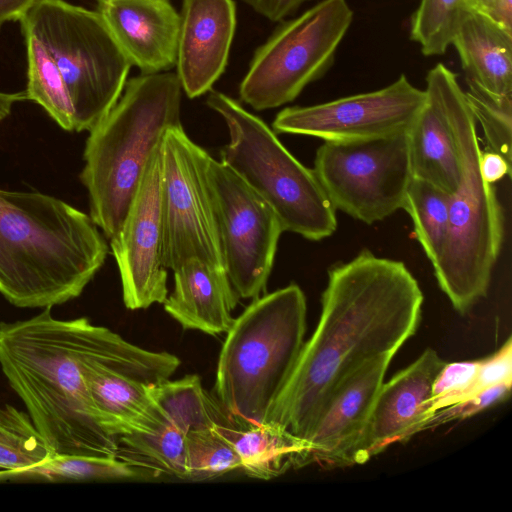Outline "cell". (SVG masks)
<instances>
[{
  "mask_svg": "<svg viewBox=\"0 0 512 512\" xmlns=\"http://www.w3.org/2000/svg\"><path fill=\"white\" fill-rule=\"evenodd\" d=\"M147 470L117 457L55 454L37 464L0 470V482H79L150 479Z\"/></svg>",
  "mask_w": 512,
  "mask_h": 512,
  "instance_id": "cell-24",
  "label": "cell"
},
{
  "mask_svg": "<svg viewBox=\"0 0 512 512\" xmlns=\"http://www.w3.org/2000/svg\"><path fill=\"white\" fill-rule=\"evenodd\" d=\"M161 202L165 263L172 271L196 258L224 268L215 208L208 180V152L182 125L161 142Z\"/></svg>",
  "mask_w": 512,
  "mask_h": 512,
  "instance_id": "cell-11",
  "label": "cell"
},
{
  "mask_svg": "<svg viewBox=\"0 0 512 512\" xmlns=\"http://www.w3.org/2000/svg\"><path fill=\"white\" fill-rule=\"evenodd\" d=\"M19 21L27 99L66 131L92 130L117 103L132 66L101 14L64 0H38Z\"/></svg>",
  "mask_w": 512,
  "mask_h": 512,
  "instance_id": "cell-3",
  "label": "cell"
},
{
  "mask_svg": "<svg viewBox=\"0 0 512 512\" xmlns=\"http://www.w3.org/2000/svg\"><path fill=\"white\" fill-rule=\"evenodd\" d=\"M393 357L386 354L366 362L337 389L306 440L310 463L348 465Z\"/></svg>",
  "mask_w": 512,
  "mask_h": 512,
  "instance_id": "cell-19",
  "label": "cell"
},
{
  "mask_svg": "<svg viewBox=\"0 0 512 512\" xmlns=\"http://www.w3.org/2000/svg\"><path fill=\"white\" fill-rule=\"evenodd\" d=\"M467 85L466 98L482 128L486 150L511 164L512 98H496L471 82Z\"/></svg>",
  "mask_w": 512,
  "mask_h": 512,
  "instance_id": "cell-29",
  "label": "cell"
},
{
  "mask_svg": "<svg viewBox=\"0 0 512 512\" xmlns=\"http://www.w3.org/2000/svg\"><path fill=\"white\" fill-rule=\"evenodd\" d=\"M313 170L336 210L366 224L384 220L403 208L413 178L408 131L324 141Z\"/></svg>",
  "mask_w": 512,
  "mask_h": 512,
  "instance_id": "cell-10",
  "label": "cell"
},
{
  "mask_svg": "<svg viewBox=\"0 0 512 512\" xmlns=\"http://www.w3.org/2000/svg\"><path fill=\"white\" fill-rule=\"evenodd\" d=\"M445 363L435 350L427 348L413 363L382 384L348 465L364 464L390 445L423 431L433 415L432 385Z\"/></svg>",
  "mask_w": 512,
  "mask_h": 512,
  "instance_id": "cell-16",
  "label": "cell"
},
{
  "mask_svg": "<svg viewBox=\"0 0 512 512\" xmlns=\"http://www.w3.org/2000/svg\"><path fill=\"white\" fill-rule=\"evenodd\" d=\"M38 0H0V30L9 21H19Z\"/></svg>",
  "mask_w": 512,
  "mask_h": 512,
  "instance_id": "cell-36",
  "label": "cell"
},
{
  "mask_svg": "<svg viewBox=\"0 0 512 512\" xmlns=\"http://www.w3.org/2000/svg\"><path fill=\"white\" fill-rule=\"evenodd\" d=\"M255 12L265 18L278 22L293 14L297 9L310 0H243Z\"/></svg>",
  "mask_w": 512,
  "mask_h": 512,
  "instance_id": "cell-33",
  "label": "cell"
},
{
  "mask_svg": "<svg viewBox=\"0 0 512 512\" xmlns=\"http://www.w3.org/2000/svg\"><path fill=\"white\" fill-rule=\"evenodd\" d=\"M207 105L224 119L229 143L221 162L274 211L284 231L319 241L337 228L336 209L313 169L300 163L259 117L233 98L213 91Z\"/></svg>",
  "mask_w": 512,
  "mask_h": 512,
  "instance_id": "cell-8",
  "label": "cell"
},
{
  "mask_svg": "<svg viewBox=\"0 0 512 512\" xmlns=\"http://www.w3.org/2000/svg\"><path fill=\"white\" fill-rule=\"evenodd\" d=\"M467 81L496 98H512V31L474 10L453 41Z\"/></svg>",
  "mask_w": 512,
  "mask_h": 512,
  "instance_id": "cell-22",
  "label": "cell"
},
{
  "mask_svg": "<svg viewBox=\"0 0 512 512\" xmlns=\"http://www.w3.org/2000/svg\"><path fill=\"white\" fill-rule=\"evenodd\" d=\"M109 240L126 308L138 310L163 304L168 296V268L164 253L160 147L146 166L119 230Z\"/></svg>",
  "mask_w": 512,
  "mask_h": 512,
  "instance_id": "cell-15",
  "label": "cell"
},
{
  "mask_svg": "<svg viewBox=\"0 0 512 512\" xmlns=\"http://www.w3.org/2000/svg\"><path fill=\"white\" fill-rule=\"evenodd\" d=\"M216 426V425H215ZM215 426L191 430L186 438L187 480L201 481L241 468L238 453Z\"/></svg>",
  "mask_w": 512,
  "mask_h": 512,
  "instance_id": "cell-28",
  "label": "cell"
},
{
  "mask_svg": "<svg viewBox=\"0 0 512 512\" xmlns=\"http://www.w3.org/2000/svg\"><path fill=\"white\" fill-rule=\"evenodd\" d=\"M457 75L442 63L426 76L424 104L408 130L413 177L453 195L461 181V165L450 118V96Z\"/></svg>",
  "mask_w": 512,
  "mask_h": 512,
  "instance_id": "cell-18",
  "label": "cell"
},
{
  "mask_svg": "<svg viewBox=\"0 0 512 512\" xmlns=\"http://www.w3.org/2000/svg\"><path fill=\"white\" fill-rule=\"evenodd\" d=\"M480 170L483 178L493 184L510 175L511 164L499 154L485 150L480 155Z\"/></svg>",
  "mask_w": 512,
  "mask_h": 512,
  "instance_id": "cell-34",
  "label": "cell"
},
{
  "mask_svg": "<svg viewBox=\"0 0 512 512\" xmlns=\"http://www.w3.org/2000/svg\"><path fill=\"white\" fill-rule=\"evenodd\" d=\"M474 10L472 0H421L411 17L410 38L425 56L442 55Z\"/></svg>",
  "mask_w": 512,
  "mask_h": 512,
  "instance_id": "cell-26",
  "label": "cell"
},
{
  "mask_svg": "<svg viewBox=\"0 0 512 512\" xmlns=\"http://www.w3.org/2000/svg\"><path fill=\"white\" fill-rule=\"evenodd\" d=\"M425 101V92L405 75L390 85L333 101L281 110L272 127L277 133L324 141H355L407 132Z\"/></svg>",
  "mask_w": 512,
  "mask_h": 512,
  "instance_id": "cell-13",
  "label": "cell"
},
{
  "mask_svg": "<svg viewBox=\"0 0 512 512\" xmlns=\"http://www.w3.org/2000/svg\"><path fill=\"white\" fill-rule=\"evenodd\" d=\"M353 20L346 0H322L285 21L254 53L239 96L255 110L292 102L332 65Z\"/></svg>",
  "mask_w": 512,
  "mask_h": 512,
  "instance_id": "cell-9",
  "label": "cell"
},
{
  "mask_svg": "<svg viewBox=\"0 0 512 512\" xmlns=\"http://www.w3.org/2000/svg\"><path fill=\"white\" fill-rule=\"evenodd\" d=\"M306 298L297 284L253 299L222 345L217 400L238 428L265 423L304 345Z\"/></svg>",
  "mask_w": 512,
  "mask_h": 512,
  "instance_id": "cell-6",
  "label": "cell"
},
{
  "mask_svg": "<svg viewBox=\"0 0 512 512\" xmlns=\"http://www.w3.org/2000/svg\"><path fill=\"white\" fill-rule=\"evenodd\" d=\"M28 100L25 91L17 93L0 92V123L9 116L15 102Z\"/></svg>",
  "mask_w": 512,
  "mask_h": 512,
  "instance_id": "cell-37",
  "label": "cell"
},
{
  "mask_svg": "<svg viewBox=\"0 0 512 512\" xmlns=\"http://www.w3.org/2000/svg\"><path fill=\"white\" fill-rule=\"evenodd\" d=\"M208 180L224 268L239 298L265 291L284 231L271 207L231 168L210 157Z\"/></svg>",
  "mask_w": 512,
  "mask_h": 512,
  "instance_id": "cell-12",
  "label": "cell"
},
{
  "mask_svg": "<svg viewBox=\"0 0 512 512\" xmlns=\"http://www.w3.org/2000/svg\"><path fill=\"white\" fill-rule=\"evenodd\" d=\"M173 273L174 289L163 303L165 311L184 329L209 335L226 333L240 299L226 271L192 258Z\"/></svg>",
  "mask_w": 512,
  "mask_h": 512,
  "instance_id": "cell-21",
  "label": "cell"
},
{
  "mask_svg": "<svg viewBox=\"0 0 512 512\" xmlns=\"http://www.w3.org/2000/svg\"><path fill=\"white\" fill-rule=\"evenodd\" d=\"M97 11L142 74L176 65L180 14L169 0H105Z\"/></svg>",
  "mask_w": 512,
  "mask_h": 512,
  "instance_id": "cell-20",
  "label": "cell"
},
{
  "mask_svg": "<svg viewBox=\"0 0 512 512\" xmlns=\"http://www.w3.org/2000/svg\"><path fill=\"white\" fill-rule=\"evenodd\" d=\"M29 414L13 405L0 407V469L31 466L54 456Z\"/></svg>",
  "mask_w": 512,
  "mask_h": 512,
  "instance_id": "cell-27",
  "label": "cell"
},
{
  "mask_svg": "<svg viewBox=\"0 0 512 512\" xmlns=\"http://www.w3.org/2000/svg\"><path fill=\"white\" fill-rule=\"evenodd\" d=\"M481 359L445 363L432 385L431 409H439L458 403L474 382Z\"/></svg>",
  "mask_w": 512,
  "mask_h": 512,
  "instance_id": "cell-30",
  "label": "cell"
},
{
  "mask_svg": "<svg viewBox=\"0 0 512 512\" xmlns=\"http://www.w3.org/2000/svg\"><path fill=\"white\" fill-rule=\"evenodd\" d=\"M235 29L233 0H183L176 74L189 98L210 91L223 74Z\"/></svg>",
  "mask_w": 512,
  "mask_h": 512,
  "instance_id": "cell-17",
  "label": "cell"
},
{
  "mask_svg": "<svg viewBox=\"0 0 512 512\" xmlns=\"http://www.w3.org/2000/svg\"><path fill=\"white\" fill-rule=\"evenodd\" d=\"M450 118L461 181L451 198L446 241L432 266L454 309L465 314L487 294L502 245L503 216L492 184L481 174L477 122L458 82L450 96Z\"/></svg>",
  "mask_w": 512,
  "mask_h": 512,
  "instance_id": "cell-7",
  "label": "cell"
},
{
  "mask_svg": "<svg viewBox=\"0 0 512 512\" xmlns=\"http://www.w3.org/2000/svg\"><path fill=\"white\" fill-rule=\"evenodd\" d=\"M474 9L480 11L506 29L512 30V0H472Z\"/></svg>",
  "mask_w": 512,
  "mask_h": 512,
  "instance_id": "cell-35",
  "label": "cell"
},
{
  "mask_svg": "<svg viewBox=\"0 0 512 512\" xmlns=\"http://www.w3.org/2000/svg\"><path fill=\"white\" fill-rule=\"evenodd\" d=\"M181 95L176 73L141 74L126 81L117 103L89 131L80 179L89 215L107 239L119 230L166 131L182 125Z\"/></svg>",
  "mask_w": 512,
  "mask_h": 512,
  "instance_id": "cell-5",
  "label": "cell"
},
{
  "mask_svg": "<svg viewBox=\"0 0 512 512\" xmlns=\"http://www.w3.org/2000/svg\"><path fill=\"white\" fill-rule=\"evenodd\" d=\"M503 383H512L511 337L493 355L481 359L474 382L462 395L459 402L468 400L489 387Z\"/></svg>",
  "mask_w": 512,
  "mask_h": 512,
  "instance_id": "cell-32",
  "label": "cell"
},
{
  "mask_svg": "<svg viewBox=\"0 0 512 512\" xmlns=\"http://www.w3.org/2000/svg\"><path fill=\"white\" fill-rule=\"evenodd\" d=\"M512 383H503L489 387L468 400L439 409L425 423L423 430L431 429L453 421L472 417L484 410L504 402L511 393Z\"/></svg>",
  "mask_w": 512,
  "mask_h": 512,
  "instance_id": "cell-31",
  "label": "cell"
},
{
  "mask_svg": "<svg viewBox=\"0 0 512 512\" xmlns=\"http://www.w3.org/2000/svg\"><path fill=\"white\" fill-rule=\"evenodd\" d=\"M452 195L438 186L413 177L403 209L410 215L415 236L431 263L447 238Z\"/></svg>",
  "mask_w": 512,
  "mask_h": 512,
  "instance_id": "cell-25",
  "label": "cell"
},
{
  "mask_svg": "<svg viewBox=\"0 0 512 512\" xmlns=\"http://www.w3.org/2000/svg\"><path fill=\"white\" fill-rule=\"evenodd\" d=\"M108 251L90 215L51 195L0 189V294L12 305L77 298Z\"/></svg>",
  "mask_w": 512,
  "mask_h": 512,
  "instance_id": "cell-4",
  "label": "cell"
},
{
  "mask_svg": "<svg viewBox=\"0 0 512 512\" xmlns=\"http://www.w3.org/2000/svg\"><path fill=\"white\" fill-rule=\"evenodd\" d=\"M51 309L0 323V368L55 454L116 457L117 439L102 425L81 368L97 325L57 319Z\"/></svg>",
  "mask_w": 512,
  "mask_h": 512,
  "instance_id": "cell-2",
  "label": "cell"
},
{
  "mask_svg": "<svg viewBox=\"0 0 512 512\" xmlns=\"http://www.w3.org/2000/svg\"><path fill=\"white\" fill-rule=\"evenodd\" d=\"M423 300L401 261L366 250L332 267L317 327L266 422L306 441L348 377L370 360L395 355L414 335Z\"/></svg>",
  "mask_w": 512,
  "mask_h": 512,
  "instance_id": "cell-1",
  "label": "cell"
},
{
  "mask_svg": "<svg viewBox=\"0 0 512 512\" xmlns=\"http://www.w3.org/2000/svg\"><path fill=\"white\" fill-rule=\"evenodd\" d=\"M148 393L162 419L150 431L119 436L116 457L147 470L153 478L169 475L187 480L188 433L232 421L197 375L150 385Z\"/></svg>",
  "mask_w": 512,
  "mask_h": 512,
  "instance_id": "cell-14",
  "label": "cell"
},
{
  "mask_svg": "<svg viewBox=\"0 0 512 512\" xmlns=\"http://www.w3.org/2000/svg\"><path fill=\"white\" fill-rule=\"evenodd\" d=\"M105 1V0H98V2Z\"/></svg>",
  "mask_w": 512,
  "mask_h": 512,
  "instance_id": "cell-38",
  "label": "cell"
},
{
  "mask_svg": "<svg viewBox=\"0 0 512 512\" xmlns=\"http://www.w3.org/2000/svg\"><path fill=\"white\" fill-rule=\"evenodd\" d=\"M215 428L233 445L249 477L270 480L310 463L309 444L276 424L238 428L228 422Z\"/></svg>",
  "mask_w": 512,
  "mask_h": 512,
  "instance_id": "cell-23",
  "label": "cell"
}]
</instances>
